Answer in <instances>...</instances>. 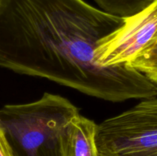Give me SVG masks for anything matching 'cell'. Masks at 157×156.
I'll use <instances>...</instances> for the list:
<instances>
[{
  "mask_svg": "<svg viewBox=\"0 0 157 156\" xmlns=\"http://www.w3.org/2000/svg\"><path fill=\"white\" fill-rule=\"evenodd\" d=\"M124 21L84 0H0V67L113 102L156 97L140 72L97 59L101 40Z\"/></svg>",
  "mask_w": 157,
  "mask_h": 156,
  "instance_id": "6da1fadb",
  "label": "cell"
},
{
  "mask_svg": "<svg viewBox=\"0 0 157 156\" xmlns=\"http://www.w3.org/2000/svg\"><path fill=\"white\" fill-rule=\"evenodd\" d=\"M78 108L59 95L0 109V126L16 156H61L63 138Z\"/></svg>",
  "mask_w": 157,
  "mask_h": 156,
  "instance_id": "7a4b0ae2",
  "label": "cell"
},
{
  "mask_svg": "<svg viewBox=\"0 0 157 156\" xmlns=\"http://www.w3.org/2000/svg\"><path fill=\"white\" fill-rule=\"evenodd\" d=\"M96 145L99 156H157V98L98 124Z\"/></svg>",
  "mask_w": 157,
  "mask_h": 156,
  "instance_id": "3957f363",
  "label": "cell"
},
{
  "mask_svg": "<svg viewBox=\"0 0 157 156\" xmlns=\"http://www.w3.org/2000/svg\"><path fill=\"white\" fill-rule=\"evenodd\" d=\"M157 40V0L136 15L125 18L118 29L101 40L98 63L105 67L128 65Z\"/></svg>",
  "mask_w": 157,
  "mask_h": 156,
  "instance_id": "277c9868",
  "label": "cell"
},
{
  "mask_svg": "<svg viewBox=\"0 0 157 156\" xmlns=\"http://www.w3.org/2000/svg\"><path fill=\"white\" fill-rule=\"evenodd\" d=\"M98 125L81 114L72 120L62 140L61 156H99L96 145Z\"/></svg>",
  "mask_w": 157,
  "mask_h": 156,
  "instance_id": "5b68a950",
  "label": "cell"
},
{
  "mask_svg": "<svg viewBox=\"0 0 157 156\" xmlns=\"http://www.w3.org/2000/svg\"><path fill=\"white\" fill-rule=\"evenodd\" d=\"M104 12L127 18L148 7L154 0H94Z\"/></svg>",
  "mask_w": 157,
  "mask_h": 156,
  "instance_id": "8992f818",
  "label": "cell"
},
{
  "mask_svg": "<svg viewBox=\"0 0 157 156\" xmlns=\"http://www.w3.org/2000/svg\"><path fill=\"white\" fill-rule=\"evenodd\" d=\"M128 66L140 72L157 85V40Z\"/></svg>",
  "mask_w": 157,
  "mask_h": 156,
  "instance_id": "52a82bcc",
  "label": "cell"
},
{
  "mask_svg": "<svg viewBox=\"0 0 157 156\" xmlns=\"http://www.w3.org/2000/svg\"><path fill=\"white\" fill-rule=\"evenodd\" d=\"M0 156H16L1 126H0Z\"/></svg>",
  "mask_w": 157,
  "mask_h": 156,
  "instance_id": "ba28073f",
  "label": "cell"
}]
</instances>
